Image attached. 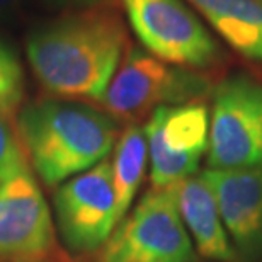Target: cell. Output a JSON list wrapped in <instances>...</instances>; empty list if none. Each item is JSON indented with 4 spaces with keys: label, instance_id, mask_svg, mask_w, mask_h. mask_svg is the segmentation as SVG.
<instances>
[{
    "label": "cell",
    "instance_id": "obj_4",
    "mask_svg": "<svg viewBox=\"0 0 262 262\" xmlns=\"http://www.w3.org/2000/svg\"><path fill=\"white\" fill-rule=\"evenodd\" d=\"M96 262H196L176 187H151L97 250Z\"/></svg>",
    "mask_w": 262,
    "mask_h": 262
},
{
    "label": "cell",
    "instance_id": "obj_2",
    "mask_svg": "<svg viewBox=\"0 0 262 262\" xmlns=\"http://www.w3.org/2000/svg\"><path fill=\"white\" fill-rule=\"evenodd\" d=\"M15 133L29 165L55 187L107 159L119 128L113 116L89 104L41 99L19 109Z\"/></svg>",
    "mask_w": 262,
    "mask_h": 262
},
{
    "label": "cell",
    "instance_id": "obj_11",
    "mask_svg": "<svg viewBox=\"0 0 262 262\" xmlns=\"http://www.w3.org/2000/svg\"><path fill=\"white\" fill-rule=\"evenodd\" d=\"M177 206L199 255L216 262H237L235 250L220 214L216 199L203 172L174 184Z\"/></svg>",
    "mask_w": 262,
    "mask_h": 262
},
{
    "label": "cell",
    "instance_id": "obj_6",
    "mask_svg": "<svg viewBox=\"0 0 262 262\" xmlns=\"http://www.w3.org/2000/svg\"><path fill=\"white\" fill-rule=\"evenodd\" d=\"M209 169L262 165V82L235 73L211 92Z\"/></svg>",
    "mask_w": 262,
    "mask_h": 262
},
{
    "label": "cell",
    "instance_id": "obj_15",
    "mask_svg": "<svg viewBox=\"0 0 262 262\" xmlns=\"http://www.w3.org/2000/svg\"><path fill=\"white\" fill-rule=\"evenodd\" d=\"M9 121L0 113V187L14 177L31 172L26 151Z\"/></svg>",
    "mask_w": 262,
    "mask_h": 262
},
{
    "label": "cell",
    "instance_id": "obj_8",
    "mask_svg": "<svg viewBox=\"0 0 262 262\" xmlns=\"http://www.w3.org/2000/svg\"><path fill=\"white\" fill-rule=\"evenodd\" d=\"M0 262H73L31 172L0 187Z\"/></svg>",
    "mask_w": 262,
    "mask_h": 262
},
{
    "label": "cell",
    "instance_id": "obj_12",
    "mask_svg": "<svg viewBox=\"0 0 262 262\" xmlns=\"http://www.w3.org/2000/svg\"><path fill=\"white\" fill-rule=\"evenodd\" d=\"M245 60L262 65V0H187Z\"/></svg>",
    "mask_w": 262,
    "mask_h": 262
},
{
    "label": "cell",
    "instance_id": "obj_1",
    "mask_svg": "<svg viewBox=\"0 0 262 262\" xmlns=\"http://www.w3.org/2000/svg\"><path fill=\"white\" fill-rule=\"evenodd\" d=\"M26 51L45 91L101 102L128 51V31L116 4L68 10L34 29Z\"/></svg>",
    "mask_w": 262,
    "mask_h": 262
},
{
    "label": "cell",
    "instance_id": "obj_9",
    "mask_svg": "<svg viewBox=\"0 0 262 262\" xmlns=\"http://www.w3.org/2000/svg\"><path fill=\"white\" fill-rule=\"evenodd\" d=\"M143 128L151 187L164 189L196 174L209 145V109L203 102L157 107Z\"/></svg>",
    "mask_w": 262,
    "mask_h": 262
},
{
    "label": "cell",
    "instance_id": "obj_14",
    "mask_svg": "<svg viewBox=\"0 0 262 262\" xmlns=\"http://www.w3.org/2000/svg\"><path fill=\"white\" fill-rule=\"evenodd\" d=\"M24 101V70L9 45L0 41V113L15 119Z\"/></svg>",
    "mask_w": 262,
    "mask_h": 262
},
{
    "label": "cell",
    "instance_id": "obj_3",
    "mask_svg": "<svg viewBox=\"0 0 262 262\" xmlns=\"http://www.w3.org/2000/svg\"><path fill=\"white\" fill-rule=\"evenodd\" d=\"M213 89L201 72L170 65L143 48H129L101 104L116 121L135 124L157 107L201 102Z\"/></svg>",
    "mask_w": 262,
    "mask_h": 262
},
{
    "label": "cell",
    "instance_id": "obj_10",
    "mask_svg": "<svg viewBox=\"0 0 262 262\" xmlns=\"http://www.w3.org/2000/svg\"><path fill=\"white\" fill-rule=\"evenodd\" d=\"M238 259L255 262L262 255V165L203 172Z\"/></svg>",
    "mask_w": 262,
    "mask_h": 262
},
{
    "label": "cell",
    "instance_id": "obj_7",
    "mask_svg": "<svg viewBox=\"0 0 262 262\" xmlns=\"http://www.w3.org/2000/svg\"><path fill=\"white\" fill-rule=\"evenodd\" d=\"M53 208L58 237L67 252L70 255L97 252L118 225L109 157L56 187Z\"/></svg>",
    "mask_w": 262,
    "mask_h": 262
},
{
    "label": "cell",
    "instance_id": "obj_16",
    "mask_svg": "<svg viewBox=\"0 0 262 262\" xmlns=\"http://www.w3.org/2000/svg\"><path fill=\"white\" fill-rule=\"evenodd\" d=\"M29 0H0V20L14 19V15H17Z\"/></svg>",
    "mask_w": 262,
    "mask_h": 262
},
{
    "label": "cell",
    "instance_id": "obj_5",
    "mask_svg": "<svg viewBox=\"0 0 262 262\" xmlns=\"http://www.w3.org/2000/svg\"><path fill=\"white\" fill-rule=\"evenodd\" d=\"M143 50L170 65L204 70L222 60V48L184 0H121Z\"/></svg>",
    "mask_w": 262,
    "mask_h": 262
},
{
    "label": "cell",
    "instance_id": "obj_13",
    "mask_svg": "<svg viewBox=\"0 0 262 262\" xmlns=\"http://www.w3.org/2000/svg\"><path fill=\"white\" fill-rule=\"evenodd\" d=\"M146 159H148V145H146L145 128L138 124L129 126L118 136L114 145L113 181L114 196H116V220L118 223L128 214L140 184L143 181Z\"/></svg>",
    "mask_w": 262,
    "mask_h": 262
}]
</instances>
